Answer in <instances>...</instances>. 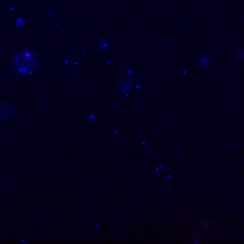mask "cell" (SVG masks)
<instances>
[{
	"mask_svg": "<svg viewBox=\"0 0 244 244\" xmlns=\"http://www.w3.org/2000/svg\"><path fill=\"white\" fill-rule=\"evenodd\" d=\"M37 54L29 50H22L15 56L13 60V67L20 76H24L32 73L38 67Z\"/></svg>",
	"mask_w": 244,
	"mask_h": 244,
	"instance_id": "cell-1",
	"label": "cell"
},
{
	"mask_svg": "<svg viewBox=\"0 0 244 244\" xmlns=\"http://www.w3.org/2000/svg\"><path fill=\"white\" fill-rule=\"evenodd\" d=\"M119 90L122 92H127L131 89L130 82L128 81H121L119 84Z\"/></svg>",
	"mask_w": 244,
	"mask_h": 244,
	"instance_id": "cell-2",
	"label": "cell"
},
{
	"mask_svg": "<svg viewBox=\"0 0 244 244\" xmlns=\"http://www.w3.org/2000/svg\"><path fill=\"white\" fill-rule=\"evenodd\" d=\"M96 46L98 50H103L107 46V41L105 39L102 37H98L96 39Z\"/></svg>",
	"mask_w": 244,
	"mask_h": 244,
	"instance_id": "cell-3",
	"label": "cell"
},
{
	"mask_svg": "<svg viewBox=\"0 0 244 244\" xmlns=\"http://www.w3.org/2000/svg\"><path fill=\"white\" fill-rule=\"evenodd\" d=\"M201 60L203 61V62H200L202 65H206L207 64V62H208V60H207L206 58H202Z\"/></svg>",
	"mask_w": 244,
	"mask_h": 244,
	"instance_id": "cell-4",
	"label": "cell"
}]
</instances>
